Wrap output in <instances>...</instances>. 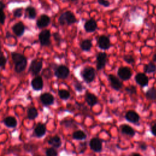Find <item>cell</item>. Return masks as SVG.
Instances as JSON below:
<instances>
[{"label":"cell","instance_id":"obj_31","mask_svg":"<svg viewBox=\"0 0 156 156\" xmlns=\"http://www.w3.org/2000/svg\"><path fill=\"white\" fill-rule=\"evenodd\" d=\"M76 122L73 119L63 120L61 122V124L64 126L66 128H74L76 127Z\"/></svg>","mask_w":156,"mask_h":156},{"label":"cell","instance_id":"obj_41","mask_svg":"<svg viewBox=\"0 0 156 156\" xmlns=\"http://www.w3.org/2000/svg\"><path fill=\"white\" fill-rule=\"evenodd\" d=\"M139 147L140 149H141L142 151H146L147 149V146L146 145V143H141L139 144Z\"/></svg>","mask_w":156,"mask_h":156},{"label":"cell","instance_id":"obj_30","mask_svg":"<svg viewBox=\"0 0 156 156\" xmlns=\"http://www.w3.org/2000/svg\"><path fill=\"white\" fill-rule=\"evenodd\" d=\"M5 8V4L0 1V24H4L5 20V15L4 12V9Z\"/></svg>","mask_w":156,"mask_h":156},{"label":"cell","instance_id":"obj_44","mask_svg":"<svg viewBox=\"0 0 156 156\" xmlns=\"http://www.w3.org/2000/svg\"><path fill=\"white\" fill-rule=\"evenodd\" d=\"M10 37H13V38L14 36L12 35L9 32H7L6 34H5V38H10Z\"/></svg>","mask_w":156,"mask_h":156},{"label":"cell","instance_id":"obj_7","mask_svg":"<svg viewBox=\"0 0 156 156\" xmlns=\"http://www.w3.org/2000/svg\"><path fill=\"white\" fill-rule=\"evenodd\" d=\"M107 61V54L105 52H100L96 55V68L98 70L103 69Z\"/></svg>","mask_w":156,"mask_h":156},{"label":"cell","instance_id":"obj_4","mask_svg":"<svg viewBox=\"0 0 156 156\" xmlns=\"http://www.w3.org/2000/svg\"><path fill=\"white\" fill-rule=\"evenodd\" d=\"M51 32L48 29L42 30L38 34V41L42 46H49L51 43Z\"/></svg>","mask_w":156,"mask_h":156},{"label":"cell","instance_id":"obj_46","mask_svg":"<svg viewBox=\"0 0 156 156\" xmlns=\"http://www.w3.org/2000/svg\"><path fill=\"white\" fill-rule=\"evenodd\" d=\"M131 156H141V155L137 153H135V154H133Z\"/></svg>","mask_w":156,"mask_h":156},{"label":"cell","instance_id":"obj_12","mask_svg":"<svg viewBox=\"0 0 156 156\" xmlns=\"http://www.w3.org/2000/svg\"><path fill=\"white\" fill-rule=\"evenodd\" d=\"M90 149L96 152H99L102 149V141L98 138H93L89 142Z\"/></svg>","mask_w":156,"mask_h":156},{"label":"cell","instance_id":"obj_6","mask_svg":"<svg viewBox=\"0 0 156 156\" xmlns=\"http://www.w3.org/2000/svg\"><path fill=\"white\" fill-rule=\"evenodd\" d=\"M69 74V68L63 65L57 66L54 69V75L58 79H66Z\"/></svg>","mask_w":156,"mask_h":156},{"label":"cell","instance_id":"obj_5","mask_svg":"<svg viewBox=\"0 0 156 156\" xmlns=\"http://www.w3.org/2000/svg\"><path fill=\"white\" fill-rule=\"evenodd\" d=\"M43 67V61L41 59L36 58L33 60L29 68V72L33 76H37L39 74Z\"/></svg>","mask_w":156,"mask_h":156},{"label":"cell","instance_id":"obj_49","mask_svg":"<svg viewBox=\"0 0 156 156\" xmlns=\"http://www.w3.org/2000/svg\"><path fill=\"white\" fill-rule=\"evenodd\" d=\"M1 41H0V52H1Z\"/></svg>","mask_w":156,"mask_h":156},{"label":"cell","instance_id":"obj_38","mask_svg":"<svg viewBox=\"0 0 156 156\" xmlns=\"http://www.w3.org/2000/svg\"><path fill=\"white\" fill-rule=\"evenodd\" d=\"M74 87L75 90L76 91H79V92L82 91L83 90V87L82 84L80 82H79V81H77V80H76L74 82Z\"/></svg>","mask_w":156,"mask_h":156},{"label":"cell","instance_id":"obj_34","mask_svg":"<svg viewBox=\"0 0 156 156\" xmlns=\"http://www.w3.org/2000/svg\"><path fill=\"white\" fill-rule=\"evenodd\" d=\"M125 90L128 94H129L130 95L135 94L136 93V88L135 86L132 85L126 87Z\"/></svg>","mask_w":156,"mask_h":156},{"label":"cell","instance_id":"obj_43","mask_svg":"<svg viewBox=\"0 0 156 156\" xmlns=\"http://www.w3.org/2000/svg\"><path fill=\"white\" fill-rule=\"evenodd\" d=\"M79 146H80V150L82 149V153L84 152L85 150L86 149V147H87V145H86V143H80L79 144Z\"/></svg>","mask_w":156,"mask_h":156},{"label":"cell","instance_id":"obj_2","mask_svg":"<svg viewBox=\"0 0 156 156\" xmlns=\"http://www.w3.org/2000/svg\"><path fill=\"white\" fill-rule=\"evenodd\" d=\"M58 22L61 26L71 25L77 22V19L71 11L67 10L60 15L58 19Z\"/></svg>","mask_w":156,"mask_h":156},{"label":"cell","instance_id":"obj_33","mask_svg":"<svg viewBox=\"0 0 156 156\" xmlns=\"http://www.w3.org/2000/svg\"><path fill=\"white\" fill-rule=\"evenodd\" d=\"M23 14V9L22 7L16 8L13 10V15L15 18H20Z\"/></svg>","mask_w":156,"mask_h":156},{"label":"cell","instance_id":"obj_37","mask_svg":"<svg viewBox=\"0 0 156 156\" xmlns=\"http://www.w3.org/2000/svg\"><path fill=\"white\" fill-rule=\"evenodd\" d=\"M53 38L58 44H60L62 41V37L58 32H54L53 34Z\"/></svg>","mask_w":156,"mask_h":156},{"label":"cell","instance_id":"obj_11","mask_svg":"<svg viewBox=\"0 0 156 156\" xmlns=\"http://www.w3.org/2000/svg\"><path fill=\"white\" fill-rule=\"evenodd\" d=\"M98 47L103 50H107L110 47V41L109 38L106 35H101L97 40Z\"/></svg>","mask_w":156,"mask_h":156},{"label":"cell","instance_id":"obj_17","mask_svg":"<svg viewBox=\"0 0 156 156\" xmlns=\"http://www.w3.org/2000/svg\"><path fill=\"white\" fill-rule=\"evenodd\" d=\"M135 80L136 82L141 87H146L148 85L149 79L147 76L144 73H138L135 77Z\"/></svg>","mask_w":156,"mask_h":156},{"label":"cell","instance_id":"obj_24","mask_svg":"<svg viewBox=\"0 0 156 156\" xmlns=\"http://www.w3.org/2000/svg\"><path fill=\"white\" fill-rule=\"evenodd\" d=\"M121 132L123 134L127 135L128 136L132 137L135 134V130L133 129V128L132 127H130L129 125H127V124L122 125L121 126Z\"/></svg>","mask_w":156,"mask_h":156},{"label":"cell","instance_id":"obj_42","mask_svg":"<svg viewBox=\"0 0 156 156\" xmlns=\"http://www.w3.org/2000/svg\"><path fill=\"white\" fill-rule=\"evenodd\" d=\"M151 132L152 133V134L154 136H156V123L154 124L152 127H151Z\"/></svg>","mask_w":156,"mask_h":156},{"label":"cell","instance_id":"obj_25","mask_svg":"<svg viewBox=\"0 0 156 156\" xmlns=\"http://www.w3.org/2000/svg\"><path fill=\"white\" fill-rule=\"evenodd\" d=\"M92 46H93L92 41L91 40H89V39L83 40L80 43V47L81 49L83 51H86V52L90 51Z\"/></svg>","mask_w":156,"mask_h":156},{"label":"cell","instance_id":"obj_48","mask_svg":"<svg viewBox=\"0 0 156 156\" xmlns=\"http://www.w3.org/2000/svg\"><path fill=\"white\" fill-rule=\"evenodd\" d=\"M68 1H71V2H75V1H77V0H68Z\"/></svg>","mask_w":156,"mask_h":156},{"label":"cell","instance_id":"obj_14","mask_svg":"<svg viewBox=\"0 0 156 156\" xmlns=\"http://www.w3.org/2000/svg\"><path fill=\"white\" fill-rule=\"evenodd\" d=\"M13 32L16 36L20 37L23 35L25 32V26L23 22L19 21L15 23L12 27Z\"/></svg>","mask_w":156,"mask_h":156},{"label":"cell","instance_id":"obj_28","mask_svg":"<svg viewBox=\"0 0 156 156\" xmlns=\"http://www.w3.org/2000/svg\"><path fill=\"white\" fill-rule=\"evenodd\" d=\"M73 138L76 140H82L87 138V135L82 130H76L73 133Z\"/></svg>","mask_w":156,"mask_h":156},{"label":"cell","instance_id":"obj_21","mask_svg":"<svg viewBox=\"0 0 156 156\" xmlns=\"http://www.w3.org/2000/svg\"><path fill=\"white\" fill-rule=\"evenodd\" d=\"M25 18H28L30 20H34L37 16L36 9L31 5L27 7L25 9Z\"/></svg>","mask_w":156,"mask_h":156},{"label":"cell","instance_id":"obj_16","mask_svg":"<svg viewBox=\"0 0 156 156\" xmlns=\"http://www.w3.org/2000/svg\"><path fill=\"white\" fill-rule=\"evenodd\" d=\"M125 118L127 121L131 123L138 124L140 118L136 112L133 110H129L126 113Z\"/></svg>","mask_w":156,"mask_h":156},{"label":"cell","instance_id":"obj_8","mask_svg":"<svg viewBox=\"0 0 156 156\" xmlns=\"http://www.w3.org/2000/svg\"><path fill=\"white\" fill-rule=\"evenodd\" d=\"M117 74L121 80H127L132 77V72L130 68L127 66H122L118 69Z\"/></svg>","mask_w":156,"mask_h":156},{"label":"cell","instance_id":"obj_27","mask_svg":"<svg viewBox=\"0 0 156 156\" xmlns=\"http://www.w3.org/2000/svg\"><path fill=\"white\" fill-rule=\"evenodd\" d=\"M156 71V65L154 63L150 62L144 67V72L146 73H153Z\"/></svg>","mask_w":156,"mask_h":156},{"label":"cell","instance_id":"obj_47","mask_svg":"<svg viewBox=\"0 0 156 156\" xmlns=\"http://www.w3.org/2000/svg\"><path fill=\"white\" fill-rule=\"evenodd\" d=\"M1 90H2V83H1V82H0V93H1Z\"/></svg>","mask_w":156,"mask_h":156},{"label":"cell","instance_id":"obj_1","mask_svg":"<svg viewBox=\"0 0 156 156\" xmlns=\"http://www.w3.org/2000/svg\"><path fill=\"white\" fill-rule=\"evenodd\" d=\"M12 58L15 64V71L17 73H21L23 72L27 64V60L26 57L18 52H12Z\"/></svg>","mask_w":156,"mask_h":156},{"label":"cell","instance_id":"obj_45","mask_svg":"<svg viewBox=\"0 0 156 156\" xmlns=\"http://www.w3.org/2000/svg\"><path fill=\"white\" fill-rule=\"evenodd\" d=\"M153 61L154 62H156V53L154 55V56H153Z\"/></svg>","mask_w":156,"mask_h":156},{"label":"cell","instance_id":"obj_18","mask_svg":"<svg viewBox=\"0 0 156 156\" xmlns=\"http://www.w3.org/2000/svg\"><path fill=\"white\" fill-rule=\"evenodd\" d=\"M31 85L34 90H41L43 87V80L42 77L40 76L35 77L31 81Z\"/></svg>","mask_w":156,"mask_h":156},{"label":"cell","instance_id":"obj_13","mask_svg":"<svg viewBox=\"0 0 156 156\" xmlns=\"http://www.w3.org/2000/svg\"><path fill=\"white\" fill-rule=\"evenodd\" d=\"M84 30L88 33H92L96 31L98 28L97 22L93 18L88 20L83 25Z\"/></svg>","mask_w":156,"mask_h":156},{"label":"cell","instance_id":"obj_15","mask_svg":"<svg viewBox=\"0 0 156 156\" xmlns=\"http://www.w3.org/2000/svg\"><path fill=\"white\" fill-rule=\"evenodd\" d=\"M40 101L43 105L49 106L52 105L54 102V96L49 93H44L40 97Z\"/></svg>","mask_w":156,"mask_h":156},{"label":"cell","instance_id":"obj_26","mask_svg":"<svg viewBox=\"0 0 156 156\" xmlns=\"http://www.w3.org/2000/svg\"><path fill=\"white\" fill-rule=\"evenodd\" d=\"M146 97L149 100H156V88L151 87L146 92Z\"/></svg>","mask_w":156,"mask_h":156},{"label":"cell","instance_id":"obj_10","mask_svg":"<svg viewBox=\"0 0 156 156\" xmlns=\"http://www.w3.org/2000/svg\"><path fill=\"white\" fill-rule=\"evenodd\" d=\"M108 79L110 82L111 87L116 91H119L122 87V82L113 74H109L108 76Z\"/></svg>","mask_w":156,"mask_h":156},{"label":"cell","instance_id":"obj_40","mask_svg":"<svg viewBox=\"0 0 156 156\" xmlns=\"http://www.w3.org/2000/svg\"><path fill=\"white\" fill-rule=\"evenodd\" d=\"M98 3L105 7H108L110 5V3L108 0H98Z\"/></svg>","mask_w":156,"mask_h":156},{"label":"cell","instance_id":"obj_29","mask_svg":"<svg viewBox=\"0 0 156 156\" xmlns=\"http://www.w3.org/2000/svg\"><path fill=\"white\" fill-rule=\"evenodd\" d=\"M27 118L30 119H34L38 116L37 110L34 107H31L27 110Z\"/></svg>","mask_w":156,"mask_h":156},{"label":"cell","instance_id":"obj_39","mask_svg":"<svg viewBox=\"0 0 156 156\" xmlns=\"http://www.w3.org/2000/svg\"><path fill=\"white\" fill-rule=\"evenodd\" d=\"M7 63V58L3 55L1 54L0 55V67L4 68L5 65Z\"/></svg>","mask_w":156,"mask_h":156},{"label":"cell","instance_id":"obj_36","mask_svg":"<svg viewBox=\"0 0 156 156\" xmlns=\"http://www.w3.org/2000/svg\"><path fill=\"white\" fill-rule=\"evenodd\" d=\"M123 60L129 64H132L135 62L134 57L131 55H125L123 57Z\"/></svg>","mask_w":156,"mask_h":156},{"label":"cell","instance_id":"obj_35","mask_svg":"<svg viewBox=\"0 0 156 156\" xmlns=\"http://www.w3.org/2000/svg\"><path fill=\"white\" fill-rule=\"evenodd\" d=\"M46 156H58V152L54 147H50L46 151Z\"/></svg>","mask_w":156,"mask_h":156},{"label":"cell","instance_id":"obj_19","mask_svg":"<svg viewBox=\"0 0 156 156\" xmlns=\"http://www.w3.org/2000/svg\"><path fill=\"white\" fill-rule=\"evenodd\" d=\"M46 132V127L44 124L38 123L34 129V134L38 138L43 136Z\"/></svg>","mask_w":156,"mask_h":156},{"label":"cell","instance_id":"obj_9","mask_svg":"<svg viewBox=\"0 0 156 156\" xmlns=\"http://www.w3.org/2000/svg\"><path fill=\"white\" fill-rule=\"evenodd\" d=\"M50 23V17L46 14H41L36 21V26L38 29H41L48 27Z\"/></svg>","mask_w":156,"mask_h":156},{"label":"cell","instance_id":"obj_32","mask_svg":"<svg viewBox=\"0 0 156 156\" xmlns=\"http://www.w3.org/2000/svg\"><path fill=\"white\" fill-rule=\"evenodd\" d=\"M58 94L60 98L63 100H66L70 98V93L66 90H59L58 91Z\"/></svg>","mask_w":156,"mask_h":156},{"label":"cell","instance_id":"obj_20","mask_svg":"<svg viewBox=\"0 0 156 156\" xmlns=\"http://www.w3.org/2000/svg\"><path fill=\"white\" fill-rule=\"evenodd\" d=\"M85 99L87 104L90 107H93L98 102V98L93 93H86Z\"/></svg>","mask_w":156,"mask_h":156},{"label":"cell","instance_id":"obj_22","mask_svg":"<svg viewBox=\"0 0 156 156\" xmlns=\"http://www.w3.org/2000/svg\"><path fill=\"white\" fill-rule=\"evenodd\" d=\"M48 143L49 144L52 146L53 147H54V148H58L62 145L61 139H60V136H58L57 135H55V136L50 138V139L48 140Z\"/></svg>","mask_w":156,"mask_h":156},{"label":"cell","instance_id":"obj_3","mask_svg":"<svg viewBox=\"0 0 156 156\" xmlns=\"http://www.w3.org/2000/svg\"><path fill=\"white\" fill-rule=\"evenodd\" d=\"M80 76L85 82L91 83L95 79V69L90 66H85L80 71Z\"/></svg>","mask_w":156,"mask_h":156},{"label":"cell","instance_id":"obj_23","mask_svg":"<svg viewBox=\"0 0 156 156\" xmlns=\"http://www.w3.org/2000/svg\"><path fill=\"white\" fill-rule=\"evenodd\" d=\"M4 124L10 128H15L17 126V121L15 118L13 116H7L4 119Z\"/></svg>","mask_w":156,"mask_h":156}]
</instances>
